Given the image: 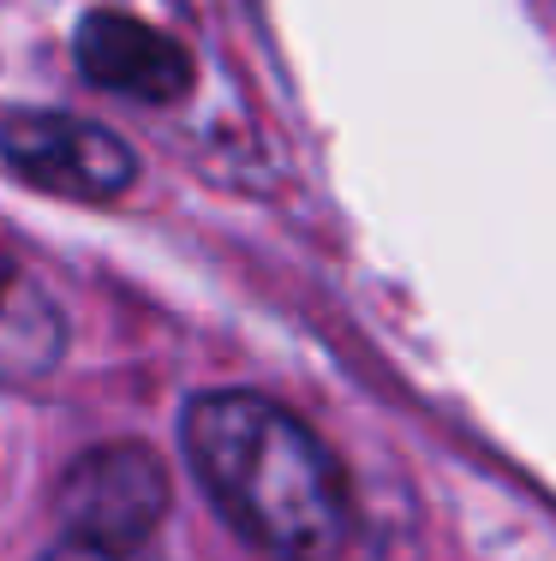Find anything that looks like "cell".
I'll use <instances>...</instances> for the list:
<instances>
[{"label": "cell", "instance_id": "cell-5", "mask_svg": "<svg viewBox=\"0 0 556 561\" xmlns=\"http://www.w3.org/2000/svg\"><path fill=\"white\" fill-rule=\"evenodd\" d=\"M43 561H162V556H156V550H97V543H72V538H60Z\"/></svg>", "mask_w": 556, "mask_h": 561}, {"label": "cell", "instance_id": "cell-4", "mask_svg": "<svg viewBox=\"0 0 556 561\" xmlns=\"http://www.w3.org/2000/svg\"><path fill=\"white\" fill-rule=\"evenodd\" d=\"M78 72L97 90H114V96H138V102H180L192 90V55L185 43H174L168 31L132 19V12H90L72 36Z\"/></svg>", "mask_w": 556, "mask_h": 561}, {"label": "cell", "instance_id": "cell-2", "mask_svg": "<svg viewBox=\"0 0 556 561\" xmlns=\"http://www.w3.org/2000/svg\"><path fill=\"white\" fill-rule=\"evenodd\" d=\"M168 502H174L168 466L144 443H102L78 454L55 484L60 538L97 550H156Z\"/></svg>", "mask_w": 556, "mask_h": 561}, {"label": "cell", "instance_id": "cell-6", "mask_svg": "<svg viewBox=\"0 0 556 561\" xmlns=\"http://www.w3.org/2000/svg\"><path fill=\"white\" fill-rule=\"evenodd\" d=\"M12 287V263H7V251H0V293Z\"/></svg>", "mask_w": 556, "mask_h": 561}, {"label": "cell", "instance_id": "cell-3", "mask_svg": "<svg viewBox=\"0 0 556 561\" xmlns=\"http://www.w3.org/2000/svg\"><path fill=\"white\" fill-rule=\"evenodd\" d=\"M0 168L19 173L31 192L72 204H114L138 180V156L126 150V138L60 108L0 114Z\"/></svg>", "mask_w": 556, "mask_h": 561}, {"label": "cell", "instance_id": "cell-1", "mask_svg": "<svg viewBox=\"0 0 556 561\" xmlns=\"http://www.w3.org/2000/svg\"><path fill=\"white\" fill-rule=\"evenodd\" d=\"M180 443L204 496L270 561H336L348 543L341 466L287 407L246 389L197 394Z\"/></svg>", "mask_w": 556, "mask_h": 561}]
</instances>
